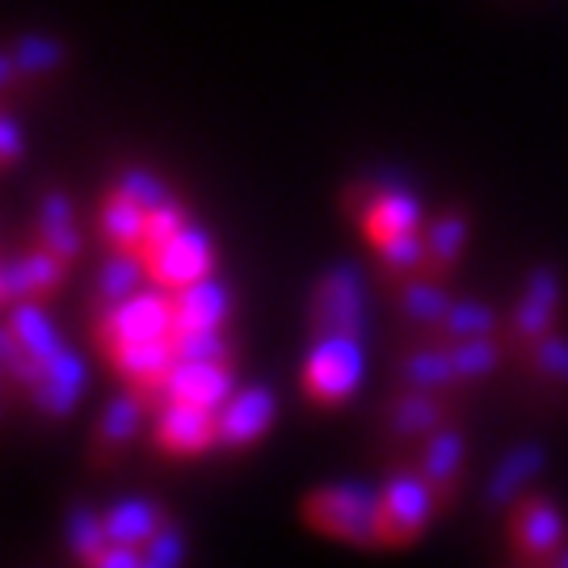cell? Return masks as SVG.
<instances>
[{"label": "cell", "mask_w": 568, "mask_h": 568, "mask_svg": "<svg viewBox=\"0 0 568 568\" xmlns=\"http://www.w3.org/2000/svg\"><path fill=\"white\" fill-rule=\"evenodd\" d=\"M312 337H363L366 328V283L358 265L325 270L307 300Z\"/></svg>", "instance_id": "9c48e42d"}, {"label": "cell", "mask_w": 568, "mask_h": 568, "mask_svg": "<svg viewBox=\"0 0 568 568\" xmlns=\"http://www.w3.org/2000/svg\"><path fill=\"white\" fill-rule=\"evenodd\" d=\"M0 140H4V164L13 169L18 164V156H21V135H18V122L13 119H4L0 122Z\"/></svg>", "instance_id": "d6a6232c"}, {"label": "cell", "mask_w": 568, "mask_h": 568, "mask_svg": "<svg viewBox=\"0 0 568 568\" xmlns=\"http://www.w3.org/2000/svg\"><path fill=\"white\" fill-rule=\"evenodd\" d=\"M114 185H119L126 199H135L143 211H152V206H161V203H169V199H173V190H169L156 173H148V169H126Z\"/></svg>", "instance_id": "f546056e"}, {"label": "cell", "mask_w": 568, "mask_h": 568, "mask_svg": "<svg viewBox=\"0 0 568 568\" xmlns=\"http://www.w3.org/2000/svg\"><path fill=\"white\" fill-rule=\"evenodd\" d=\"M551 568H568V548L560 551V560H556V565H551Z\"/></svg>", "instance_id": "e575fe53"}, {"label": "cell", "mask_w": 568, "mask_h": 568, "mask_svg": "<svg viewBox=\"0 0 568 568\" xmlns=\"http://www.w3.org/2000/svg\"><path fill=\"white\" fill-rule=\"evenodd\" d=\"M506 530H509V560H514V568H548L568 548L565 514L539 488H527L506 509Z\"/></svg>", "instance_id": "5b68a950"}, {"label": "cell", "mask_w": 568, "mask_h": 568, "mask_svg": "<svg viewBox=\"0 0 568 568\" xmlns=\"http://www.w3.org/2000/svg\"><path fill=\"white\" fill-rule=\"evenodd\" d=\"M143 568H178V565H164V560H156V556H143Z\"/></svg>", "instance_id": "836d02e7"}, {"label": "cell", "mask_w": 568, "mask_h": 568, "mask_svg": "<svg viewBox=\"0 0 568 568\" xmlns=\"http://www.w3.org/2000/svg\"><path fill=\"white\" fill-rule=\"evenodd\" d=\"M143 232H148V211L135 199H126L119 185L105 190L98 206V241L105 253H143Z\"/></svg>", "instance_id": "44dd1931"}, {"label": "cell", "mask_w": 568, "mask_h": 568, "mask_svg": "<svg viewBox=\"0 0 568 568\" xmlns=\"http://www.w3.org/2000/svg\"><path fill=\"white\" fill-rule=\"evenodd\" d=\"M467 408V396L450 392H429V387H405L387 384L384 400L375 408V438H379V459L405 455L422 447L429 434L459 422Z\"/></svg>", "instance_id": "6da1fadb"}, {"label": "cell", "mask_w": 568, "mask_h": 568, "mask_svg": "<svg viewBox=\"0 0 568 568\" xmlns=\"http://www.w3.org/2000/svg\"><path fill=\"white\" fill-rule=\"evenodd\" d=\"M300 518L307 530L349 544V548H379V488L354 485H321L307 488L300 501Z\"/></svg>", "instance_id": "3957f363"}, {"label": "cell", "mask_w": 568, "mask_h": 568, "mask_svg": "<svg viewBox=\"0 0 568 568\" xmlns=\"http://www.w3.org/2000/svg\"><path fill=\"white\" fill-rule=\"evenodd\" d=\"M236 363L241 358H220V363H178L173 366V379H169V396L164 400H178V405L194 408H220L232 400L236 392Z\"/></svg>", "instance_id": "ac0fdd59"}, {"label": "cell", "mask_w": 568, "mask_h": 568, "mask_svg": "<svg viewBox=\"0 0 568 568\" xmlns=\"http://www.w3.org/2000/svg\"><path fill=\"white\" fill-rule=\"evenodd\" d=\"M278 417V396L262 384L236 387L232 400L220 408V443L224 450H253Z\"/></svg>", "instance_id": "2e32d148"}, {"label": "cell", "mask_w": 568, "mask_h": 568, "mask_svg": "<svg viewBox=\"0 0 568 568\" xmlns=\"http://www.w3.org/2000/svg\"><path fill=\"white\" fill-rule=\"evenodd\" d=\"M72 265L55 257L51 248L42 241L26 244H9L4 262H0V300L4 307H18V304H47L60 295L63 278H68Z\"/></svg>", "instance_id": "7c38bea8"}, {"label": "cell", "mask_w": 568, "mask_h": 568, "mask_svg": "<svg viewBox=\"0 0 568 568\" xmlns=\"http://www.w3.org/2000/svg\"><path fill=\"white\" fill-rule=\"evenodd\" d=\"M548 568H551V565H548Z\"/></svg>", "instance_id": "d590c367"}, {"label": "cell", "mask_w": 568, "mask_h": 568, "mask_svg": "<svg viewBox=\"0 0 568 568\" xmlns=\"http://www.w3.org/2000/svg\"><path fill=\"white\" fill-rule=\"evenodd\" d=\"M215 262H220L215 241H211L206 227H199V224H185L178 236H169L161 248H152V253L143 257V265H148V283L169 291V295H178V291H185V286L215 278Z\"/></svg>", "instance_id": "4fadbf2b"}, {"label": "cell", "mask_w": 568, "mask_h": 568, "mask_svg": "<svg viewBox=\"0 0 568 568\" xmlns=\"http://www.w3.org/2000/svg\"><path fill=\"white\" fill-rule=\"evenodd\" d=\"M81 568H143V548H131V544H114V539H110V548L98 551V556Z\"/></svg>", "instance_id": "1f68e13d"}, {"label": "cell", "mask_w": 568, "mask_h": 568, "mask_svg": "<svg viewBox=\"0 0 568 568\" xmlns=\"http://www.w3.org/2000/svg\"><path fill=\"white\" fill-rule=\"evenodd\" d=\"M363 371V337H312L300 363V396L321 413H337L358 396Z\"/></svg>", "instance_id": "277c9868"}, {"label": "cell", "mask_w": 568, "mask_h": 568, "mask_svg": "<svg viewBox=\"0 0 568 568\" xmlns=\"http://www.w3.org/2000/svg\"><path fill=\"white\" fill-rule=\"evenodd\" d=\"M387 480L379 485V548H413L443 514L438 501L408 467H384Z\"/></svg>", "instance_id": "ba28073f"}, {"label": "cell", "mask_w": 568, "mask_h": 568, "mask_svg": "<svg viewBox=\"0 0 568 568\" xmlns=\"http://www.w3.org/2000/svg\"><path fill=\"white\" fill-rule=\"evenodd\" d=\"M173 514L161 501H148V497H131V501H119V506L105 509V530L114 544H131V548H143L156 530L169 523Z\"/></svg>", "instance_id": "d4e9b609"}, {"label": "cell", "mask_w": 568, "mask_h": 568, "mask_svg": "<svg viewBox=\"0 0 568 568\" xmlns=\"http://www.w3.org/2000/svg\"><path fill=\"white\" fill-rule=\"evenodd\" d=\"M544 471V447L539 443H523V447H514L497 464L493 471V480H488V506L493 509H509L523 493L530 488V480Z\"/></svg>", "instance_id": "cb8c5ba5"}, {"label": "cell", "mask_w": 568, "mask_h": 568, "mask_svg": "<svg viewBox=\"0 0 568 568\" xmlns=\"http://www.w3.org/2000/svg\"><path fill=\"white\" fill-rule=\"evenodd\" d=\"M152 422V408L143 405L131 387H119L110 400H105L98 426L89 434V467L93 471H110L126 459V450L135 447V438L143 434V426Z\"/></svg>", "instance_id": "5bb4252c"}, {"label": "cell", "mask_w": 568, "mask_h": 568, "mask_svg": "<svg viewBox=\"0 0 568 568\" xmlns=\"http://www.w3.org/2000/svg\"><path fill=\"white\" fill-rule=\"evenodd\" d=\"M514 366H518L535 387H544V392H565L568 396V333L556 328L551 337H544L523 363H514Z\"/></svg>", "instance_id": "83f0119b"}, {"label": "cell", "mask_w": 568, "mask_h": 568, "mask_svg": "<svg viewBox=\"0 0 568 568\" xmlns=\"http://www.w3.org/2000/svg\"><path fill=\"white\" fill-rule=\"evenodd\" d=\"M89 342L105 366L135 345L173 342V295L148 283L122 304L89 307Z\"/></svg>", "instance_id": "7a4b0ae2"}, {"label": "cell", "mask_w": 568, "mask_h": 568, "mask_svg": "<svg viewBox=\"0 0 568 568\" xmlns=\"http://www.w3.org/2000/svg\"><path fill=\"white\" fill-rule=\"evenodd\" d=\"M387 375H392V384H405V387L450 392V396H467V400L476 396L464 384V371L455 363V345H443V342H405L392 354Z\"/></svg>", "instance_id": "9a60e30c"}, {"label": "cell", "mask_w": 568, "mask_h": 568, "mask_svg": "<svg viewBox=\"0 0 568 568\" xmlns=\"http://www.w3.org/2000/svg\"><path fill=\"white\" fill-rule=\"evenodd\" d=\"M501 328H506V316L493 304H485V300H455L447 307V316L429 328L426 337H413V342L455 345V342H471V337H497Z\"/></svg>", "instance_id": "7402d4cb"}, {"label": "cell", "mask_w": 568, "mask_h": 568, "mask_svg": "<svg viewBox=\"0 0 568 568\" xmlns=\"http://www.w3.org/2000/svg\"><path fill=\"white\" fill-rule=\"evenodd\" d=\"M143 286H148V265H143V257H135V253H105L102 270L93 278V300H89V307L122 304V300H131Z\"/></svg>", "instance_id": "484cf974"}, {"label": "cell", "mask_w": 568, "mask_h": 568, "mask_svg": "<svg viewBox=\"0 0 568 568\" xmlns=\"http://www.w3.org/2000/svg\"><path fill=\"white\" fill-rule=\"evenodd\" d=\"M236 316L232 291L215 278L194 283L173 295V342L178 337H206V333H224Z\"/></svg>", "instance_id": "e0dca14e"}, {"label": "cell", "mask_w": 568, "mask_h": 568, "mask_svg": "<svg viewBox=\"0 0 568 568\" xmlns=\"http://www.w3.org/2000/svg\"><path fill=\"white\" fill-rule=\"evenodd\" d=\"M148 443H152V450H156L161 459H169V464L203 459L211 450H224V443H220V413L164 400V405L152 413V422H148Z\"/></svg>", "instance_id": "8fae6325"}, {"label": "cell", "mask_w": 568, "mask_h": 568, "mask_svg": "<svg viewBox=\"0 0 568 568\" xmlns=\"http://www.w3.org/2000/svg\"><path fill=\"white\" fill-rule=\"evenodd\" d=\"M34 241H42L68 265L81 257V227H77L68 194H60V190H47L42 194L39 211H34Z\"/></svg>", "instance_id": "603a6c76"}, {"label": "cell", "mask_w": 568, "mask_h": 568, "mask_svg": "<svg viewBox=\"0 0 568 568\" xmlns=\"http://www.w3.org/2000/svg\"><path fill=\"white\" fill-rule=\"evenodd\" d=\"M349 215L358 220L371 248H384L392 241L426 232L422 206L400 182H371L363 190H349Z\"/></svg>", "instance_id": "30bf717a"}, {"label": "cell", "mask_w": 568, "mask_h": 568, "mask_svg": "<svg viewBox=\"0 0 568 568\" xmlns=\"http://www.w3.org/2000/svg\"><path fill=\"white\" fill-rule=\"evenodd\" d=\"M560 312H565V283L551 265H535L530 278L523 283L518 300L509 307L506 328H501V342L509 349V366L523 363L535 345L551 337L560 328Z\"/></svg>", "instance_id": "52a82bcc"}, {"label": "cell", "mask_w": 568, "mask_h": 568, "mask_svg": "<svg viewBox=\"0 0 568 568\" xmlns=\"http://www.w3.org/2000/svg\"><path fill=\"white\" fill-rule=\"evenodd\" d=\"M450 304H455V295L438 278H408V283L392 286V307H396L400 342L426 337L429 328L447 316Z\"/></svg>", "instance_id": "ffe728a7"}, {"label": "cell", "mask_w": 568, "mask_h": 568, "mask_svg": "<svg viewBox=\"0 0 568 568\" xmlns=\"http://www.w3.org/2000/svg\"><path fill=\"white\" fill-rule=\"evenodd\" d=\"M384 467H408L422 485L434 493L438 514H450L455 501L464 497L467 485V429L464 417L443 426L438 434H429L422 447L405 450V455H392L384 459Z\"/></svg>", "instance_id": "8992f818"}, {"label": "cell", "mask_w": 568, "mask_h": 568, "mask_svg": "<svg viewBox=\"0 0 568 568\" xmlns=\"http://www.w3.org/2000/svg\"><path fill=\"white\" fill-rule=\"evenodd\" d=\"M84 379H89V371H84L81 354L63 349L60 358L47 363V371L39 375V384L30 387L26 405H30V413H39L42 422H63L72 408L81 405Z\"/></svg>", "instance_id": "d6986e66"}, {"label": "cell", "mask_w": 568, "mask_h": 568, "mask_svg": "<svg viewBox=\"0 0 568 568\" xmlns=\"http://www.w3.org/2000/svg\"><path fill=\"white\" fill-rule=\"evenodd\" d=\"M63 539L77 565H89L98 551L110 548V530H105V509L93 506H72L68 509V523H63Z\"/></svg>", "instance_id": "f1b7e54d"}, {"label": "cell", "mask_w": 568, "mask_h": 568, "mask_svg": "<svg viewBox=\"0 0 568 568\" xmlns=\"http://www.w3.org/2000/svg\"><path fill=\"white\" fill-rule=\"evenodd\" d=\"M9 55H13V63H18L21 72H51V68L63 60V47L34 34V39H21Z\"/></svg>", "instance_id": "4dcf8cb0"}, {"label": "cell", "mask_w": 568, "mask_h": 568, "mask_svg": "<svg viewBox=\"0 0 568 568\" xmlns=\"http://www.w3.org/2000/svg\"><path fill=\"white\" fill-rule=\"evenodd\" d=\"M467 248V220L459 211H443L438 220H429L426 224V278H438V283H447V274L459 265Z\"/></svg>", "instance_id": "4316f807"}]
</instances>
